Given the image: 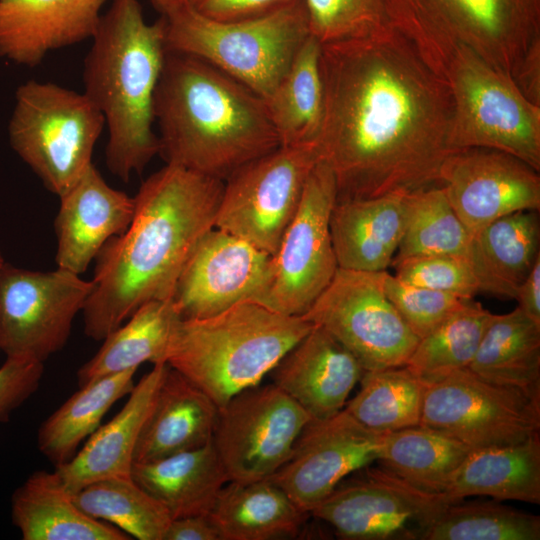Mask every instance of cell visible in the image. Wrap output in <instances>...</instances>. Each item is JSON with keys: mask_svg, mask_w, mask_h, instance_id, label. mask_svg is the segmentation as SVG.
<instances>
[{"mask_svg": "<svg viewBox=\"0 0 540 540\" xmlns=\"http://www.w3.org/2000/svg\"><path fill=\"white\" fill-rule=\"evenodd\" d=\"M324 112L315 141L333 172L336 201L439 186L453 96L411 43L391 28L321 45Z\"/></svg>", "mask_w": 540, "mask_h": 540, "instance_id": "obj_1", "label": "cell"}, {"mask_svg": "<svg viewBox=\"0 0 540 540\" xmlns=\"http://www.w3.org/2000/svg\"><path fill=\"white\" fill-rule=\"evenodd\" d=\"M223 187L220 179L167 163L143 181L131 223L95 258L81 311L88 337L103 340L142 304L171 299L189 256L215 227Z\"/></svg>", "mask_w": 540, "mask_h": 540, "instance_id": "obj_2", "label": "cell"}, {"mask_svg": "<svg viewBox=\"0 0 540 540\" xmlns=\"http://www.w3.org/2000/svg\"><path fill=\"white\" fill-rule=\"evenodd\" d=\"M154 118L159 154L167 164L222 181L281 146L262 97L184 53L167 50Z\"/></svg>", "mask_w": 540, "mask_h": 540, "instance_id": "obj_3", "label": "cell"}, {"mask_svg": "<svg viewBox=\"0 0 540 540\" xmlns=\"http://www.w3.org/2000/svg\"><path fill=\"white\" fill-rule=\"evenodd\" d=\"M167 54L165 23H148L138 0H113L84 60V93L108 130L106 166L124 182L159 154L154 100Z\"/></svg>", "mask_w": 540, "mask_h": 540, "instance_id": "obj_4", "label": "cell"}, {"mask_svg": "<svg viewBox=\"0 0 540 540\" xmlns=\"http://www.w3.org/2000/svg\"><path fill=\"white\" fill-rule=\"evenodd\" d=\"M313 326L303 316L245 300L212 316L180 319L164 361L220 409L258 385Z\"/></svg>", "mask_w": 540, "mask_h": 540, "instance_id": "obj_5", "label": "cell"}, {"mask_svg": "<svg viewBox=\"0 0 540 540\" xmlns=\"http://www.w3.org/2000/svg\"><path fill=\"white\" fill-rule=\"evenodd\" d=\"M392 26L446 80L461 49L513 77L540 39V0H385Z\"/></svg>", "mask_w": 540, "mask_h": 540, "instance_id": "obj_6", "label": "cell"}, {"mask_svg": "<svg viewBox=\"0 0 540 540\" xmlns=\"http://www.w3.org/2000/svg\"><path fill=\"white\" fill-rule=\"evenodd\" d=\"M168 51L197 57L265 100L310 36L304 1L249 21L217 22L185 4L162 14Z\"/></svg>", "mask_w": 540, "mask_h": 540, "instance_id": "obj_7", "label": "cell"}, {"mask_svg": "<svg viewBox=\"0 0 540 540\" xmlns=\"http://www.w3.org/2000/svg\"><path fill=\"white\" fill-rule=\"evenodd\" d=\"M104 127L84 92L29 80L16 90L8 136L16 154L59 197L92 164Z\"/></svg>", "mask_w": 540, "mask_h": 540, "instance_id": "obj_8", "label": "cell"}, {"mask_svg": "<svg viewBox=\"0 0 540 540\" xmlns=\"http://www.w3.org/2000/svg\"><path fill=\"white\" fill-rule=\"evenodd\" d=\"M453 96L449 145L508 153L540 171V106L513 79L461 48L446 76Z\"/></svg>", "mask_w": 540, "mask_h": 540, "instance_id": "obj_9", "label": "cell"}, {"mask_svg": "<svg viewBox=\"0 0 540 540\" xmlns=\"http://www.w3.org/2000/svg\"><path fill=\"white\" fill-rule=\"evenodd\" d=\"M336 196L333 172L318 160L254 301L285 315L303 316L327 288L338 269L329 226Z\"/></svg>", "mask_w": 540, "mask_h": 540, "instance_id": "obj_10", "label": "cell"}, {"mask_svg": "<svg viewBox=\"0 0 540 540\" xmlns=\"http://www.w3.org/2000/svg\"><path fill=\"white\" fill-rule=\"evenodd\" d=\"M319 160L315 143L279 146L224 180L215 227L273 255Z\"/></svg>", "mask_w": 540, "mask_h": 540, "instance_id": "obj_11", "label": "cell"}, {"mask_svg": "<svg viewBox=\"0 0 540 540\" xmlns=\"http://www.w3.org/2000/svg\"><path fill=\"white\" fill-rule=\"evenodd\" d=\"M386 271L338 267L303 315L345 346L365 371L405 365L420 340L385 293Z\"/></svg>", "mask_w": 540, "mask_h": 540, "instance_id": "obj_12", "label": "cell"}, {"mask_svg": "<svg viewBox=\"0 0 540 540\" xmlns=\"http://www.w3.org/2000/svg\"><path fill=\"white\" fill-rule=\"evenodd\" d=\"M92 280L57 267L37 271L5 262L0 269V351L44 363L67 343Z\"/></svg>", "mask_w": 540, "mask_h": 540, "instance_id": "obj_13", "label": "cell"}, {"mask_svg": "<svg viewBox=\"0 0 540 540\" xmlns=\"http://www.w3.org/2000/svg\"><path fill=\"white\" fill-rule=\"evenodd\" d=\"M311 420L273 383L258 384L235 395L219 409L212 437L229 481L269 479L289 459Z\"/></svg>", "mask_w": 540, "mask_h": 540, "instance_id": "obj_14", "label": "cell"}, {"mask_svg": "<svg viewBox=\"0 0 540 540\" xmlns=\"http://www.w3.org/2000/svg\"><path fill=\"white\" fill-rule=\"evenodd\" d=\"M420 424L472 449L511 445L540 434V405L463 368L426 383Z\"/></svg>", "mask_w": 540, "mask_h": 540, "instance_id": "obj_15", "label": "cell"}, {"mask_svg": "<svg viewBox=\"0 0 540 540\" xmlns=\"http://www.w3.org/2000/svg\"><path fill=\"white\" fill-rule=\"evenodd\" d=\"M346 481L310 512L347 540H421L452 503L444 494L420 490L382 467Z\"/></svg>", "mask_w": 540, "mask_h": 540, "instance_id": "obj_16", "label": "cell"}, {"mask_svg": "<svg viewBox=\"0 0 540 540\" xmlns=\"http://www.w3.org/2000/svg\"><path fill=\"white\" fill-rule=\"evenodd\" d=\"M439 184L470 236L496 219L539 211V172L502 151L467 148L444 160Z\"/></svg>", "mask_w": 540, "mask_h": 540, "instance_id": "obj_17", "label": "cell"}, {"mask_svg": "<svg viewBox=\"0 0 540 540\" xmlns=\"http://www.w3.org/2000/svg\"><path fill=\"white\" fill-rule=\"evenodd\" d=\"M381 435L344 409L327 419L311 420L289 459L269 479L310 514L342 480L377 461Z\"/></svg>", "mask_w": 540, "mask_h": 540, "instance_id": "obj_18", "label": "cell"}, {"mask_svg": "<svg viewBox=\"0 0 540 540\" xmlns=\"http://www.w3.org/2000/svg\"><path fill=\"white\" fill-rule=\"evenodd\" d=\"M271 255L214 227L197 244L176 282L172 301L181 319L212 316L256 300Z\"/></svg>", "mask_w": 540, "mask_h": 540, "instance_id": "obj_19", "label": "cell"}, {"mask_svg": "<svg viewBox=\"0 0 540 540\" xmlns=\"http://www.w3.org/2000/svg\"><path fill=\"white\" fill-rule=\"evenodd\" d=\"M59 199L56 264L81 275L105 243L127 229L135 200L107 184L93 163Z\"/></svg>", "mask_w": 540, "mask_h": 540, "instance_id": "obj_20", "label": "cell"}, {"mask_svg": "<svg viewBox=\"0 0 540 540\" xmlns=\"http://www.w3.org/2000/svg\"><path fill=\"white\" fill-rule=\"evenodd\" d=\"M364 372L345 346L314 325L269 374L272 383L295 400L312 420H323L344 408Z\"/></svg>", "mask_w": 540, "mask_h": 540, "instance_id": "obj_21", "label": "cell"}, {"mask_svg": "<svg viewBox=\"0 0 540 540\" xmlns=\"http://www.w3.org/2000/svg\"><path fill=\"white\" fill-rule=\"evenodd\" d=\"M107 0H0V58L34 67L50 52L92 39Z\"/></svg>", "mask_w": 540, "mask_h": 540, "instance_id": "obj_22", "label": "cell"}, {"mask_svg": "<svg viewBox=\"0 0 540 540\" xmlns=\"http://www.w3.org/2000/svg\"><path fill=\"white\" fill-rule=\"evenodd\" d=\"M134 385L121 410L88 438L83 448L55 471L72 493L106 478L131 476L135 448L168 368L155 363Z\"/></svg>", "mask_w": 540, "mask_h": 540, "instance_id": "obj_23", "label": "cell"}, {"mask_svg": "<svg viewBox=\"0 0 540 540\" xmlns=\"http://www.w3.org/2000/svg\"><path fill=\"white\" fill-rule=\"evenodd\" d=\"M410 207L411 194L336 201L329 226L338 267L387 270L404 234Z\"/></svg>", "mask_w": 540, "mask_h": 540, "instance_id": "obj_24", "label": "cell"}, {"mask_svg": "<svg viewBox=\"0 0 540 540\" xmlns=\"http://www.w3.org/2000/svg\"><path fill=\"white\" fill-rule=\"evenodd\" d=\"M218 411L208 395L168 365L141 430L134 463L158 460L209 443Z\"/></svg>", "mask_w": 540, "mask_h": 540, "instance_id": "obj_25", "label": "cell"}, {"mask_svg": "<svg viewBox=\"0 0 540 540\" xmlns=\"http://www.w3.org/2000/svg\"><path fill=\"white\" fill-rule=\"evenodd\" d=\"M539 211H519L494 220L470 236L466 259L479 292L516 299L540 258Z\"/></svg>", "mask_w": 540, "mask_h": 540, "instance_id": "obj_26", "label": "cell"}, {"mask_svg": "<svg viewBox=\"0 0 540 540\" xmlns=\"http://www.w3.org/2000/svg\"><path fill=\"white\" fill-rule=\"evenodd\" d=\"M11 517L24 540H128L114 525L85 514L54 470L35 471L15 490Z\"/></svg>", "mask_w": 540, "mask_h": 540, "instance_id": "obj_27", "label": "cell"}, {"mask_svg": "<svg viewBox=\"0 0 540 540\" xmlns=\"http://www.w3.org/2000/svg\"><path fill=\"white\" fill-rule=\"evenodd\" d=\"M131 476L171 519L208 515L229 482L212 440L196 449L134 463Z\"/></svg>", "mask_w": 540, "mask_h": 540, "instance_id": "obj_28", "label": "cell"}, {"mask_svg": "<svg viewBox=\"0 0 540 540\" xmlns=\"http://www.w3.org/2000/svg\"><path fill=\"white\" fill-rule=\"evenodd\" d=\"M443 494L451 502L489 496L540 504V434L516 444L472 449Z\"/></svg>", "mask_w": 540, "mask_h": 540, "instance_id": "obj_29", "label": "cell"}, {"mask_svg": "<svg viewBox=\"0 0 540 540\" xmlns=\"http://www.w3.org/2000/svg\"><path fill=\"white\" fill-rule=\"evenodd\" d=\"M309 515L270 479L229 481L208 514L220 540L295 537Z\"/></svg>", "mask_w": 540, "mask_h": 540, "instance_id": "obj_30", "label": "cell"}, {"mask_svg": "<svg viewBox=\"0 0 540 540\" xmlns=\"http://www.w3.org/2000/svg\"><path fill=\"white\" fill-rule=\"evenodd\" d=\"M468 368L540 405V324L519 307L494 314Z\"/></svg>", "mask_w": 540, "mask_h": 540, "instance_id": "obj_31", "label": "cell"}, {"mask_svg": "<svg viewBox=\"0 0 540 540\" xmlns=\"http://www.w3.org/2000/svg\"><path fill=\"white\" fill-rule=\"evenodd\" d=\"M180 319L172 299L142 304L103 339L97 353L79 368V386L102 376L137 370L144 362L165 363L172 332Z\"/></svg>", "mask_w": 540, "mask_h": 540, "instance_id": "obj_32", "label": "cell"}, {"mask_svg": "<svg viewBox=\"0 0 540 540\" xmlns=\"http://www.w3.org/2000/svg\"><path fill=\"white\" fill-rule=\"evenodd\" d=\"M471 450L461 441L419 424L383 433L377 462L420 490L443 494Z\"/></svg>", "mask_w": 540, "mask_h": 540, "instance_id": "obj_33", "label": "cell"}, {"mask_svg": "<svg viewBox=\"0 0 540 540\" xmlns=\"http://www.w3.org/2000/svg\"><path fill=\"white\" fill-rule=\"evenodd\" d=\"M321 44L311 35L267 100L282 146L315 143L322 126L324 89Z\"/></svg>", "mask_w": 540, "mask_h": 540, "instance_id": "obj_34", "label": "cell"}, {"mask_svg": "<svg viewBox=\"0 0 540 540\" xmlns=\"http://www.w3.org/2000/svg\"><path fill=\"white\" fill-rule=\"evenodd\" d=\"M131 369L87 382L40 426L37 445L55 466L69 461L100 426L108 410L134 388Z\"/></svg>", "mask_w": 540, "mask_h": 540, "instance_id": "obj_35", "label": "cell"}, {"mask_svg": "<svg viewBox=\"0 0 540 540\" xmlns=\"http://www.w3.org/2000/svg\"><path fill=\"white\" fill-rule=\"evenodd\" d=\"M344 410L376 433L420 424L425 381L406 365L365 371Z\"/></svg>", "mask_w": 540, "mask_h": 540, "instance_id": "obj_36", "label": "cell"}, {"mask_svg": "<svg viewBox=\"0 0 540 540\" xmlns=\"http://www.w3.org/2000/svg\"><path fill=\"white\" fill-rule=\"evenodd\" d=\"M88 516L110 523L138 540H164L171 517L132 476L92 482L73 493Z\"/></svg>", "mask_w": 540, "mask_h": 540, "instance_id": "obj_37", "label": "cell"}, {"mask_svg": "<svg viewBox=\"0 0 540 540\" xmlns=\"http://www.w3.org/2000/svg\"><path fill=\"white\" fill-rule=\"evenodd\" d=\"M493 316L479 302L468 299L419 340L405 365L425 383L468 368Z\"/></svg>", "mask_w": 540, "mask_h": 540, "instance_id": "obj_38", "label": "cell"}, {"mask_svg": "<svg viewBox=\"0 0 540 540\" xmlns=\"http://www.w3.org/2000/svg\"><path fill=\"white\" fill-rule=\"evenodd\" d=\"M540 517L492 501L448 504L421 540H539Z\"/></svg>", "mask_w": 540, "mask_h": 540, "instance_id": "obj_39", "label": "cell"}, {"mask_svg": "<svg viewBox=\"0 0 540 540\" xmlns=\"http://www.w3.org/2000/svg\"><path fill=\"white\" fill-rule=\"evenodd\" d=\"M469 241L444 189L433 186L411 194L407 225L392 263L425 255L466 257Z\"/></svg>", "mask_w": 540, "mask_h": 540, "instance_id": "obj_40", "label": "cell"}, {"mask_svg": "<svg viewBox=\"0 0 540 540\" xmlns=\"http://www.w3.org/2000/svg\"><path fill=\"white\" fill-rule=\"evenodd\" d=\"M309 32L321 45L369 38L391 28L385 0H303Z\"/></svg>", "mask_w": 540, "mask_h": 540, "instance_id": "obj_41", "label": "cell"}, {"mask_svg": "<svg viewBox=\"0 0 540 540\" xmlns=\"http://www.w3.org/2000/svg\"><path fill=\"white\" fill-rule=\"evenodd\" d=\"M384 290L419 339L429 334L471 299L408 284L388 271L384 276Z\"/></svg>", "mask_w": 540, "mask_h": 540, "instance_id": "obj_42", "label": "cell"}, {"mask_svg": "<svg viewBox=\"0 0 540 540\" xmlns=\"http://www.w3.org/2000/svg\"><path fill=\"white\" fill-rule=\"evenodd\" d=\"M398 279L411 285L473 298L479 292L471 267L463 256L425 255L391 264Z\"/></svg>", "mask_w": 540, "mask_h": 540, "instance_id": "obj_43", "label": "cell"}, {"mask_svg": "<svg viewBox=\"0 0 540 540\" xmlns=\"http://www.w3.org/2000/svg\"><path fill=\"white\" fill-rule=\"evenodd\" d=\"M44 373V363L6 357L0 367V423L36 392Z\"/></svg>", "mask_w": 540, "mask_h": 540, "instance_id": "obj_44", "label": "cell"}, {"mask_svg": "<svg viewBox=\"0 0 540 540\" xmlns=\"http://www.w3.org/2000/svg\"><path fill=\"white\" fill-rule=\"evenodd\" d=\"M300 0H187L199 15L217 22H241L259 19Z\"/></svg>", "mask_w": 540, "mask_h": 540, "instance_id": "obj_45", "label": "cell"}, {"mask_svg": "<svg viewBox=\"0 0 540 540\" xmlns=\"http://www.w3.org/2000/svg\"><path fill=\"white\" fill-rule=\"evenodd\" d=\"M512 79L530 102L540 106V39L530 46Z\"/></svg>", "mask_w": 540, "mask_h": 540, "instance_id": "obj_46", "label": "cell"}, {"mask_svg": "<svg viewBox=\"0 0 540 540\" xmlns=\"http://www.w3.org/2000/svg\"><path fill=\"white\" fill-rule=\"evenodd\" d=\"M164 540H220L208 515H193L171 519Z\"/></svg>", "mask_w": 540, "mask_h": 540, "instance_id": "obj_47", "label": "cell"}, {"mask_svg": "<svg viewBox=\"0 0 540 540\" xmlns=\"http://www.w3.org/2000/svg\"><path fill=\"white\" fill-rule=\"evenodd\" d=\"M516 300L518 307L529 318L540 324V258L520 285Z\"/></svg>", "mask_w": 540, "mask_h": 540, "instance_id": "obj_48", "label": "cell"}, {"mask_svg": "<svg viewBox=\"0 0 540 540\" xmlns=\"http://www.w3.org/2000/svg\"><path fill=\"white\" fill-rule=\"evenodd\" d=\"M153 5L162 13H167L173 9L187 4V0H151Z\"/></svg>", "mask_w": 540, "mask_h": 540, "instance_id": "obj_49", "label": "cell"}, {"mask_svg": "<svg viewBox=\"0 0 540 540\" xmlns=\"http://www.w3.org/2000/svg\"><path fill=\"white\" fill-rule=\"evenodd\" d=\"M5 264V260H4V257L2 255V252L0 250V269L2 268V266Z\"/></svg>", "mask_w": 540, "mask_h": 540, "instance_id": "obj_50", "label": "cell"}]
</instances>
